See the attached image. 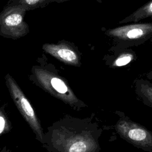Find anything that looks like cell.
I'll return each instance as SVG.
<instances>
[{"mask_svg": "<svg viewBox=\"0 0 152 152\" xmlns=\"http://www.w3.org/2000/svg\"><path fill=\"white\" fill-rule=\"evenodd\" d=\"M104 33L116 43L113 49H126L152 40V23L134 22L105 30Z\"/></svg>", "mask_w": 152, "mask_h": 152, "instance_id": "1", "label": "cell"}, {"mask_svg": "<svg viewBox=\"0 0 152 152\" xmlns=\"http://www.w3.org/2000/svg\"><path fill=\"white\" fill-rule=\"evenodd\" d=\"M27 10L22 5L7 4L0 13V36L18 39L29 33L24 21Z\"/></svg>", "mask_w": 152, "mask_h": 152, "instance_id": "2", "label": "cell"}, {"mask_svg": "<svg viewBox=\"0 0 152 152\" xmlns=\"http://www.w3.org/2000/svg\"><path fill=\"white\" fill-rule=\"evenodd\" d=\"M115 128L121 137L134 145L147 151H152V133L143 126L122 118Z\"/></svg>", "mask_w": 152, "mask_h": 152, "instance_id": "3", "label": "cell"}, {"mask_svg": "<svg viewBox=\"0 0 152 152\" xmlns=\"http://www.w3.org/2000/svg\"><path fill=\"white\" fill-rule=\"evenodd\" d=\"M6 80L10 94L17 107L35 133L42 139V128L31 104L20 87L9 75L6 76Z\"/></svg>", "mask_w": 152, "mask_h": 152, "instance_id": "4", "label": "cell"}, {"mask_svg": "<svg viewBox=\"0 0 152 152\" xmlns=\"http://www.w3.org/2000/svg\"><path fill=\"white\" fill-rule=\"evenodd\" d=\"M36 75L41 84L59 98L69 103L77 101L69 87L60 78L41 69H35Z\"/></svg>", "mask_w": 152, "mask_h": 152, "instance_id": "5", "label": "cell"}, {"mask_svg": "<svg viewBox=\"0 0 152 152\" xmlns=\"http://www.w3.org/2000/svg\"><path fill=\"white\" fill-rule=\"evenodd\" d=\"M43 49L61 62L71 65H80L79 53L74 45L65 40L58 43H45Z\"/></svg>", "mask_w": 152, "mask_h": 152, "instance_id": "6", "label": "cell"}, {"mask_svg": "<svg viewBox=\"0 0 152 152\" xmlns=\"http://www.w3.org/2000/svg\"><path fill=\"white\" fill-rule=\"evenodd\" d=\"M151 17H152V0L144 4L129 15L122 19L119 22V24L139 22L142 19Z\"/></svg>", "mask_w": 152, "mask_h": 152, "instance_id": "7", "label": "cell"}, {"mask_svg": "<svg viewBox=\"0 0 152 152\" xmlns=\"http://www.w3.org/2000/svg\"><path fill=\"white\" fill-rule=\"evenodd\" d=\"M122 51L117 53L112 60L110 66L113 68L121 67L131 62L135 58V54L130 49H122Z\"/></svg>", "mask_w": 152, "mask_h": 152, "instance_id": "8", "label": "cell"}, {"mask_svg": "<svg viewBox=\"0 0 152 152\" xmlns=\"http://www.w3.org/2000/svg\"><path fill=\"white\" fill-rule=\"evenodd\" d=\"M136 91L143 102L152 107V84L144 80H138L136 83Z\"/></svg>", "mask_w": 152, "mask_h": 152, "instance_id": "9", "label": "cell"}, {"mask_svg": "<svg viewBox=\"0 0 152 152\" xmlns=\"http://www.w3.org/2000/svg\"><path fill=\"white\" fill-rule=\"evenodd\" d=\"M52 2H54V0H10L7 4L22 5L27 11H29L43 8Z\"/></svg>", "mask_w": 152, "mask_h": 152, "instance_id": "10", "label": "cell"}, {"mask_svg": "<svg viewBox=\"0 0 152 152\" xmlns=\"http://www.w3.org/2000/svg\"><path fill=\"white\" fill-rule=\"evenodd\" d=\"M4 126H5V120L2 116H0V134L3 131Z\"/></svg>", "mask_w": 152, "mask_h": 152, "instance_id": "11", "label": "cell"}, {"mask_svg": "<svg viewBox=\"0 0 152 152\" xmlns=\"http://www.w3.org/2000/svg\"><path fill=\"white\" fill-rule=\"evenodd\" d=\"M69 0H54V2H57V3H61V2H65Z\"/></svg>", "mask_w": 152, "mask_h": 152, "instance_id": "12", "label": "cell"}, {"mask_svg": "<svg viewBox=\"0 0 152 152\" xmlns=\"http://www.w3.org/2000/svg\"><path fill=\"white\" fill-rule=\"evenodd\" d=\"M149 75H152V72H151V73H150V74Z\"/></svg>", "mask_w": 152, "mask_h": 152, "instance_id": "13", "label": "cell"}]
</instances>
